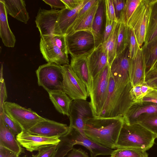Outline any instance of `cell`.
Instances as JSON below:
<instances>
[{
  "mask_svg": "<svg viewBox=\"0 0 157 157\" xmlns=\"http://www.w3.org/2000/svg\"><path fill=\"white\" fill-rule=\"evenodd\" d=\"M1 119L6 125L15 136L21 133L23 131L21 127L14 120L10 117L4 111L0 113Z\"/></svg>",
  "mask_w": 157,
  "mask_h": 157,
  "instance_id": "obj_37",
  "label": "cell"
},
{
  "mask_svg": "<svg viewBox=\"0 0 157 157\" xmlns=\"http://www.w3.org/2000/svg\"><path fill=\"white\" fill-rule=\"evenodd\" d=\"M128 29L127 25L119 22L117 36L116 55L123 51L127 46Z\"/></svg>",
  "mask_w": 157,
  "mask_h": 157,
  "instance_id": "obj_33",
  "label": "cell"
},
{
  "mask_svg": "<svg viewBox=\"0 0 157 157\" xmlns=\"http://www.w3.org/2000/svg\"><path fill=\"white\" fill-rule=\"evenodd\" d=\"M68 54L71 57L87 56L96 47L91 32L80 30L65 36Z\"/></svg>",
  "mask_w": 157,
  "mask_h": 157,
  "instance_id": "obj_7",
  "label": "cell"
},
{
  "mask_svg": "<svg viewBox=\"0 0 157 157\" xmlns=\"http://www.w3.org/2000/svg\"><path fill=\"white\" fill-rule=\"evenodd\" d=\"M40 48L48 63L69 64L65 36L52 35L40 37Z\"/></svg>",
  "mask_w": 157,
  "mask_h": 157,
  "instance_id": "obj_4",
  "label": "cell"
},
{
  "mask_svg": "<svg viewBox=\"0 0 157 157\" xmlns=\"http://www.w3.org/2000/svg\"><path fill=\"white\" fill-rule=\"evenodd\" d=\"M105 13L106 18L117 22L113 3V0H105Z\"/></svg>",
  "mask_w": 157,
  "mask_h": 157,
  "instance_id": "obj_40",
  "label": "cell"
},
{
  "mask_svg": "<svg viewBox=\"0 0 157 157\" xmlns=\"http://www.w3.org/2000/svg\"><path fill=\"white\" fill-rule=\"evenodd\" d=\"M48 93L49 98L56 109L60 113L68 117L72 100L63 91Z\"/></svg>",
  "mask_w": 157,
  "mask_h": 157,
  "instance_id": "obj_26",
  "label": "cell"
},
{
  "mask_svg": "<svg viewBox=\"0 0 157 157\" xmlns=\"http://www.w3.org/2000/svg\"><path fill=\"white\" fill-rule=\"evenodd\" d=\"M69 127L77 129L84 136H86L85 129L86 122L94 117L90 102L86 100H72L69 115Z\"/></svg>",
  "mask_w": 157,
  "mask_h": 157,
  "instance_id": "obj_10",
  "label": "cell"
},
{
  "mask_svg": "<svg viewBox=\"0 0 157 157\" xmlns=\"http://www.w3.org/2000/svg\"><path fill=\"white\" fill-rule=\"evenodd\" d=\"M57 145H50L40 148L34 157H54Z\"/></svg>",
  "mask_w": 157,
  "mask_h": 157,
  "instance_id": "obj_39",
  "label": "cell"
},
{
  "mask_svg": "<svg viewBox=\"0 0 157 157\" xmlns=\"http://www.w3.org/2000/svg\"><path fill=\"white\" fill-rule=\"evenodd\" d=\"M142 101L150 102L157 104V89L153 88L143 98Z\"/></svg>",
  "mask_w": 157,
  "mask_h": 157,
  "instance_id": "obj_45",
  "label": "cell"
},
{
  "mask_svg": "<svg viewBox=\"0 0 157 157\" xmlns=\"http://www.w3.org/2000/svg\"><path fill=\"white\" fill-rule=\"evenodd\" d=\"M46 4L49 5L54 9H59L61 10L66 8V6L61 0H43Z\"/></svg>",
  "mask_w": 157,
  "mask_h": 157,
  "instance_id": "obj_46",
  "label": "cell"
},
{
  "mask_svg": "<svg viewBox=\"0 0 157 157\" xmlns=\"http://www.w3.org/2000/svg\"><path fill=\"white\" fill-rule=\"evenodd\" d=\"M111 157L110 156V157Z\"/></svg>",
  "mask_w": 157,
  "mask_h": 157,
  "instance_id": "obj_54",
  "label": "cell"
},
{
  "mask_svg": "<svg viewBox=\"0 0 157 157\" xmlns=\"http://www.w3.org/2000/svg\"></svg>",
  "mask_w": 157,
  "mask_h": 157,
  "instance_id": "obj_53",
  "label": "cell"
},
{
  "mask_svg": "<svg viewBox=\"0 0 157 157\" xmlns=\"http://www.w3.org/2000/svg\"><path fill=\"white\" fill-rule=\"evenodd\" d=\"M16 138L21 146L30 152L38 151L46 145H57L60 141L58 137H47L32 134L24 130L16 135Z\"/></svg>",
  "mask_w": 157,
  "mask_h": 157,
  "instance_id": "obj_14",
  "label": "cell"
},
{
  "mask_svg": "<svg viewBox=\"0 0 157 157\" xmlns=\"http://www.w3.org/2000/svg\"><path fill=\"white\" fill-rule=\"evenodd\" d=\"M105 14V0H100L93 23L91 31L94 38L96 47L102 43Z\"/></svg>",
  "mask_w": 157,
  "mask_h": 157,
  "instance_id": "obj_25",
  "label": "cell"
},
{
  "mask_svg": "<svg viewBox=\"0 0 157 157\" xmlns=\"http://www.w3.org/2000/svg\"><path fill=\"white\" fill-rule=\"evenodd\" d=\"M36 72L38 85L48 93L63 91L62 65L48 63L39 66Z\"/></svg>",
  "mask_w": 157,
  "mask_h": 157,
  "instance_id": "obj_6",
  "label": "cell"
},
{
  "mask_svg": "<svg viewBox=\"0 0 157 157\" xmlns=\"http://www.w3.org/2000/svg\"><path fill=\"white\" fill-rule=\"evenodd\" d=\"M67 157H89L88 154L81 148H73Z\"/></svg>",
  "mask_w": 157,
  "mask_h": 157,
  "instance_id": "obj_49",
  "label": "cell"
},
{
  "mask_svg": "<svg viewBox=\"0 0 157 157\" xmlns=\"http://www.w3.org/2000/svg\"><path fill=\"white\" fill-rule=\"evenodd\" d=\"M110 75L108 63L92 79L89 96L94 117L99 116L104 106L108 92Z\"/></svg>",
  "mask_w": 157,
  "mask_h": 157,
  "instance_id": "obj_5",
  "label": "cell"
},
{
  "mask_svg": "<svg viewBox=\"0 0 157 157\" xmlns=\"http://www.w3.org/2000/svg\"><path fill=\"white\" fill-rule=\"evenodd\" d=\"M90 0H83L76 8L70 10L66 8L61 10L56 24L55 35L65 36L75 22L81 9Z\"/></svg>",
  "mask_w": 157,
  "mask_h": 157,
  "instance_id": "obj_19",
  "label": "cell"
},
{
  "mask_svg": "<svg viewBox=\"0 0 157 157\" xmlns=\"http://www.w3.org/2000/svg\"><path fill=\"white\" fill-rule=\"evenodd\" d=\"M127 46L129 49L130 59L134 58L140 48L133 29L128 26V29Z\"/></svg>",
  "mask_w": 157,
  "mask_h": 157,
  "instance_id": "obj_36",
  "label": "cell"
},
{
  "mask_svg": "<svg viewBox=\"0 0 157 157\" xmlns=\"http://www.w3.org/2000/svg\"><path fill=\"white\" fill-rule=\"evenodd\" d=\"M132 87L131 83L125 86H118L110 73L107 98L98 117H123L133 103L130 94Z\"/></svg>",
  "mask_w": 157,
  "mask_h": 157,
  "instance_id": "obj_2",
  "label": "cell"
},
{
  "mask_svg": "<svg viewBox=\"0 0 157 157\" xmlns=\"http://www.w3.org/2000/svg\"><path fill=\"white\" fill-rule=\"evenodd\" d=\"M0 146L20 155L24 150L15 137V135L0 119Z\"/></svg>",
  "mask_w": 157,
  "mask_h": 157,
  "instance_id": "obj_23",
  "label": "cell"
},
{
  "mask_svg": "<svg viewBox=\"0 0 157 157\" xmlns=\"http://www.w3.org/2000/svg\"><path fill=\"white\" fill-rule=\"evenodd\" d=\"M124 123L122 117H93L86 122L85 134L94 142L106 147L116 149Z\"/></svg>",
  "mask_w": 157,
  "mask_h": 157,
  "instance_id": "obj_1",
  "label": "cell"
},
{
  "mask_svg": "<svg viewBox=\"0 0 157 157\" xmlns=\"http://www.w3.org/2000/svg\"><path fill=\"white\" fill-rule=\"evenodd\" d=\"M125 1V0H113L115 15L117 21L124 8Z\"/></svg>",
  "mask_w": 157,
  "mask_h": 157,
  "instance_id": "obj_43",
  "label": "cell"
},
{
  "mask_svg": "<svg viewBox=\"0 0 157 157\" xmlns=\"http://www.w3.org/2000/svg\"><path fill=\"white\" fill-rule=\"evenodd\" d=\"M4 4L7 13L17 20L27 24L29 18L25 1L1 0Z\"/></svg>",
  "mask_w": 157,
  "mask_h": 157,
  "instance_id": "obj_24",
  "label": "cell"
},
{
  "mask_svg": "<svg viewBox=\"0 0 157 157\" xmlns=\"http://www.w3.org/2000/svg\"><path fill=\"white\" fill-rule=\"evenodd\" d=\"M97 0H90L83 6L79 11L75 22L68 30L65 36L71 33L73 31L85 14Z\"/></svg>",
  "mask_w": 157,
  "mask_h": 157,
  "instance_id": "obj_38",
  "label": "cell"
},
{
  "mask_svg": "<svg viewBox=\"0 0 157 157\" xmlns=\"http://www.w3.org/2000/svg\"><path fill=\"white\" fill-rule=\"evenodd\" d=\"M86 56L71 57L70 65L74 72L85 84L89 96L92 79L88 66Z\"/></svg>",
  "mask_w": 157,
  "mask_h": 157,
  "instance_id": "obj_21",
  "label": "cell"
},
{
  "mask_svg": "<svg viewBox=\"0 0 157 157\" xmlns=\"http://www.w3.org/2000/svg\"><path fill=\"white\" fill-rule=\"evenodd\" d=\"M69 131L75 145H79L85 147L90 151L91 157H96L100 155H111L113 151L94 142L86 136H84L74 128L69 127Z\"/></svg>",
  "mask_w": 157,
  "mask_h": 157,
  "instance_id": "obj_16",
  "label": "cell"
},
{
  "mask_svg": "<svg viewBox=\"0 0 157 157\" xmlns=\"http://www.w3.org/2000/svg\"><path fill=\"white\" fill-rule=\"evenodd\" d=\"M0 35L4 45L13 47L16 40L9 26L7 12L4 3L0 0Z\"/></svg>",
  "mask_w": 157,
  "mask_h": 157,
  "instance_id": "obj_22",
  "label": "cell"
},
{
  "mask_svg": "<svg viewBox=\"0 0 157 157\" xmlns=\"http://www.w3.org/2000/svg\"><path fill=\"white\" fill-rule=\"evenodd\" d=\"M129 74L132 87L139 83L145 82V65L141 48L139 49L136 56L131 59Z\"/></svg>",
  "mask_w": 157,
  "mask_h": 157,
  "instance_id": "obj_20",
  "label": "cell"
},
{
  "mask_svg": "<svg viewBox=\"0 0 157 157\" xmlns=\"http://www.w3.org/2000/svg\"><path fill=\"white\" fill-rule=\"evenodd\" d=\"M119 25V22H116L110 35L102 43L110 66L116 56L117 36Z\"/></svg>",
  "mask_w": 157,
  "mask_h": 157,
  "instance_id": "obj_29",
  "label": "cell"
},
{
  "mask_svg": "<svg viewBox=\"0 0 157 157\" xmlns=\"http://www.w3.org/2000/svg\"><path fill=\"white\" fill-rule=\"evenodd\" d=\"M105 23L102 36V43L105 42L111 33L116 22L106 18Z\"/></svg>",
  "mask_w": 157,
  "mask_h": 157,
  "instance_id": "obj_42",
  "label": "cell"
},
{
  "mask_svg": "<svg viewBox=\"0 0 157 157\" xmlns=\"http://www.w3.org/2000/svg\"><path fill=\"white\" fill-rule=\"evenodd\" d=\"M150 12V0H141L127 24L133 29L140 48L145 42Z\"/></svg>",
  "mask_w": 157,
  "mask_h": 157,
  "instance_id": "obj_8",
  "label": "cell"
},
{
  "mask_svg": "<svg viewBox=\"0 0 157 157\" xmlns=\"http://www.w3.org/2000/svg\"><path fill=\"white\" fill-rule=\"evenodd\" d=\"M32 157H34V155H33Z\"/></svg>",
  "mask_w": 157,
  "mask_h": 157,
  "instance_id": "obj_52",
  "label": "cell"
},
{
  "mask_svg": "<svg viewBox=\"0 0 157 157\" xmlns=\"http://www.w3.org/2000/svg\"><path fill=\"white\" fill-rule=\"evenodd\" d=\"M137 123H140L157 136V113L142 116Z\"/></svg>",
  "mask_w": 157,
  "mask_h": 157,
  "instance_id": "obj_35",
  "label": "cell"
},
{
  "mask_svg": "<svg viewBox=\"0 0 157 157\" xmlns=\"http://www.w3.org/2000/svg\"><path fill=\"white\" fill-rule=\"evenodd\" d=\"M64 4L66 8L72 10L78 7L83 0H61Z\"/></svg>",
  "mask_w": 157,
  "mask_h": 157,
  "instance_id": "obj_48",
  "label": "cell"
},
{
  "mask_svg": "<svg viewBox=\"0 0 157 157\" xmlns=\"http://www.w3.org/2000/svg\"><path fill=\"white\" fill-rule=\"evenodd\" d=\"M110 155L111 157H148L146 151L132 148L116 149Z\"/></svg>",
  "mask_w": 157,
  "mask_h": 157,
  "instance_id": "obj_32",
  "label": "cell"
},
{
  "mask_svg": "<svg viewBox=\"0 0 157 157\" xmlns=\"http://www.w3.org/2000/svg\"><path fill=\"white\" fill-rule=\"evenodd\" d=\"M0 113H1L4 110V105L7 98V93L4 79L0 81Z\"/></svg>",
  "mask_w": 157,
  "mask_h": 157,
  "instance_id": "obj_44",
  "label": "cell"
},
{
  "mask_svg": "<svg viewBox=\"0 0 157 157\" xmlns=\"http://www.w3.org/2000/svg\"><path fill=\"white\" fill-rule=\"evenodd\" d=\"M157 136L139 123L128 124L124 122L116 149L132 148L147 151L152 147Z\"/></svg>",
  "mask_w": 157,
  "mask_h": 157,
  "instance_id": "obj_3",
  "label": "cell"
},
{
  "mask_svg": "<svg viewBox=\"0 0 157 157\" xmlns=\"http://www.w3.org/2000/svg\"><path fill=\"white\" fill-rule=\"evenodd\" d=\"M15 152L1 146H0V157H27L26 155L19 156Z\"/></svg>",
  "mask_w": 157,
  "mask_h": 157,
  "instance_id": "obj_47",
  "label": "cell"
},
{
  "mask_svg": "<svg viewBox=\"0 0 157 157\" xmlns=\"http://www.w3.org/2000/svg\"><path fill=\"white\" fill-rule=\"evenodd\" d=\"M152 89L145 82L139 83L132 87L130 94L133 103L142 102L143 98Z\"/></svg>",
  "mask_w": 157,
  "mask_h": 157,
  "instance_id": "obj_31",
  "label": "cell"
},
{
  "mask_svg": "<svg viewBox=\"0 0 157 157\" xmlns=\"http://www.w3.org/2000/svg\"><path fill=\"white\" fill-rule=\"evenodd\" d=\"M63 91L72 100H86L88 97L86 87L74 72L70 64L62 65Z\"/></svg>",
  "mask_w": 157,
  "mask_h": 157,
  "instance_id": "obj_11",
  "label": "cell"
},
{
  "mask_svg": "<svg viewBox=\"0 0 157 157\" xmlns=\"http://www.w3.org/2000/svg\"><path fill=\"white\" fill-rule=\"evenodd\" d=\"M130 60L127 46L116 56L110 66L111 75L118 86H125L131 83L129 74Z\"/></svg>",
  "mask_w": 157,
  "mask_h": 157,
  "instance_id": "obj_12",
  "label": "cell"
},
{
  "mask_svg": "<svg viewBox=\"0 0 157 157\" xmlns=\"http://www.w3.org/2000/svg\"><path fill=\"white\" fill-rule=\"evenodd\" d=\"M3 79V65L2 64L0 70V81Z\"/></svg>",
  "mask_w": 157,
  "mask_h": 157,
  "instance_id": "obj_50",
  "label": "cell"
},
{
  "mask_svg": "<svg viewBox=\"0 0 157 157\" xmlns=\"http://www.w3.org/2000/svg\"><path fill=\"white\" fill-rule=\"evenodd\" d=\"M141 0H126L124 8L118 21L127 25L128 21Z\"/></svg>",
  "mask_w": 157,
  "mask_h": 157,
  "instance_id": "obj_34",
  "label": "cell"
},
{
  "mask_svg": "<svg viewBox=\"0 0 157 157\" xmlns=\"http://www.w3.org/2000/svg\"><path fill=\"white\" fill-rule=\"evenodd\" d=\"M89 69L93 79L109 63L102 43L95 47L86 56Z\"/></svg>",
  "mask_w": 157,
  "mask_h": 157,
  "instance_id": "obj_18",
  "label": "cell"
},
{
  "mask_svg": "<svg viewBox=\"0 0 157 157\" xmlns=\"http://www.w3.org/2000/svg\"><path fill=\"white\" fill-rule=\"evenodd\" d=\"M61 10L51 9L39 10L35 20L40 37L55 35Z\"/></svg>",
  "mask_w": 157,
  "mask_h": 157,
  "instance_id": "obj_13",
  "label": "cell"
},
{
  "mask_svg": "<svg viewBox=\"0 0 157 157\" xmlns=\"http://www.w3.org/2000/svg\"><path fill=\"white\" fill-rule=\"evenodd\" d=\"M145 81L151 87L157 89V70L153 69L147 73Z\"/></svg>",
  "mask_w": 157,
  "mask_h": 157,
  "instance_id": "obj_41",
  "label": "cell"
},
{
  "mask_svg": "<svg viewBox=\"0 0 157 157\" xmlns=\"http://www.w3.org/2000/svg\"><path fill=\"white\" fill-rule=\"evenodd\" d=\"M99 1L100 0H98L89 10L72 33L80 30H87L91 32L93 23Z\"/></svg>",
  "mask_w": 157,
  "mask_h": 157,
  "instance_id": "obj_30",
  "label": "cell"
},
{
  "mask_svg": "<svg viewBox=\"0 0 157 157\" xmlns=\"http://www.w3.org/2000/svg\"><path fill=\"white\" fill-rule=\"evenodd\" d=\"M157 113V104L150 102L133 103L122 117L124 122L128 124L136 123L142 116Z\"/></svg>",
  "mask_w": 157,
  "mask_h": 157,
  "instance_id": "obj_17",
  "label": "cell"
},
{
  "mask_svg": "<svg viewBox=\"0 0 157 157\" xmlns=\"http://www.w3.org/2000/svg\"><path fill=\"white\" fill-rule=\"evenodd\" d=\"M141 48L145 62L146 75L153 69L157 61V36L149 42L144 44Z\"/></svg>",
  "mask_w": 157,
  "mask_h": 157,
  "instance_id": "obj_27",
  "label": "cell"
},
{
  "mask_svg": "<svg viewBox=\"0 0 157 157\" xmlns=\"http://www.w3.org/2000/svg\"><path fill=\"white\" fill-rule=\"evenodd\" d=\"M153 69H155V70H157V61L156 62V63L154 66L152 70H153Z\"/></svg>",
  "mask_w": 157,
  "mask_h": 157,
  "instance_id": "obj_51",
  "label": "cell"
},
{
  "mask_svg": "<svg viewBox=\"0 0 157 157\" xmlns=\"http://www.w3.org/2000/svg\"><path fill=\"white\" fill-rule=\"evenodd\" d=\"M4 109L21 127L23 130L27 132L39 122L46 119L30 108H25L14 102H5Z\"/></svg>",
  "mask_w": 157,
  "mask_h": 157,
  "instance_id": "obj_9",
  "label": "cell"
},
{
  "mask_svg": "<svg viewBox=\"0 0 157 157\" xmlns=\"http://www.w3.org/2000/svg\"><path fill=\"white\" fill-rule=\"evenodd\" d=\"M69 129L67 124L46 119L28 131L32 134L47 137H59L66 134Z\"/></svg>",
  "mask_w": 157,
  "mask_h": 157,
  "instance_id": "obj_15",
  "label": "cell"
},
{
  "mask_svg": "<svg viewBox=\"0 0 157 157\" xmlns=\"http://www.w3.org/2000/svg\"><path fill=\"white\" fill-rule=\"evenodd\" d=\"M157 36V0H150V12L144 44Z\"/></svg>",
  "mask_w": 157,
  "mask_h": 157,
  "instance_id": "obj_28",
  "label": "cell"
}]
</instances>
